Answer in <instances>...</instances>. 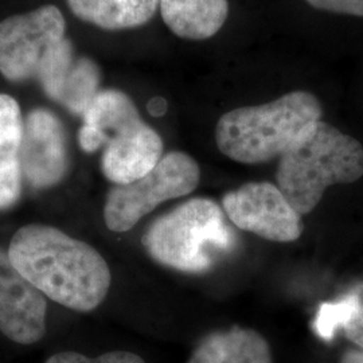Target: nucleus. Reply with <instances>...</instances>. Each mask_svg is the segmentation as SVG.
Returning a JSON list of instances; mask_svg holds the SVG:
<instances>
[{
	"mask_svg": "<svg viewBox=\"0 0 363 363\" xmlns=\"http://www.w3.org/2000/svg\"><path fill=\"white\" fill-rule=\"evenodd\" d=\"M7 252L33 286L70 310L91 311L108 295L112 276L104 257L57 228L26 225L13 234Z\"/></svg>",
	"mask_w": 363,
	"mask_h": 363,
	"instance_id": "nucleus-1",
	"label": "nucleus"
},
{
	"mask_svg": "<svg viewBox=\"0 0 363 363\" xmlns=\"http://www.w3.org/2000/svg\"><path fill=\"white\" fill-rule=\"evenodd\" d=\"M82 118L81 148L93 154L104 147L101 169L116 184L140 179L163 157L160 135L144 123L135 103L123 91H99Z\"/></svg>",
	"mask_w": 363,
	"mask_h": 363,
	"instance_id": "nucleus-2",
	"label": "nucleus"
},
{
	"mask_svg": "<svg viewBox=\"0 0 363 363\" xmlns=\"http://www.w3.org/2000/svg\"><path fill=\"white\" fill-rule=\"evenodd\" d=\"M322 115V104L315 94L289 91L271 103L235 108L220 116L216 143L234 162L267 163L283 155Z\"/></svg>",
	"mask_w": 363,
	"mask_h": 363,
	"instance_id": "nucleus-3",
	"label": "nucleus"
},
{
	"mask_svg": "<svg viewBox=\"0 0 363 363\" xmlns=\"http://www.w3.org/2000/svg\"><path fill=\"white\" fill-rule=\"evenodd\" d=\"M362 177V144L322 120L280 156L276 171L279 189L301 216L318 206L330 186Z\"/></svg>",
	"mask_w": 363,
	"mask_h": 363,
	"instance_id": "nucleus-4",
	"label": "nucleus"
},
{
	"mask_svg": "<svg viewBox=\"0 0 363 363\" xmlns=\"http://www.w3.org/2000/svg\"><path fill=\"white\" fill-rule=\"evenodd\" d=\"M143 245L162 265L202 273L233 247L234 233L220 205L208 198H191L154 220Z\"/></svg>",
	"mask_w": 363,
	"mask_h": 363,
	"instance_id": "nucleus-5",
	"label": "nucleus"
},
{
	"mask_svg": "<svg viewBox=\"0 0 363 363\" xmlns=\"http://www.w3.org/2000/svg\"><path fill=\"white\" fill-rule=\"evenodd\" d=\"M199 181L201 169L194 157L181 151L169 152L140 179L109 190L105 225L116 233L128 232L160 203L191 194Z\"/></svg>",
	"mask_w": 363,
	"mask_h": 363,
	"instance_id": "nucleus-6",
	"label": "nucleus"
},
{
	"mask_svg": "<svg viewBox=\"0 0 363 363\" xmlns=\"http://www.w3.org/2000/svg\"><path fill=\"white\" fill-rule=\"evenodd\" d=\"M66 23L58 7L48 4L0 22V73L13 82L37 77L52 48L65 37Z\"/></svg>",
	"mask_w": 363,
	"mask_h": 363,
	"instance_id": "nucleus-7",
	"label": "nucleus"
},
{
	"mask_svg": "<svg viewBox=\"0 0 363 363\" xmlns=\"http://www.w3.org/2000/svg\"><path fill=\"white\" fill-rule=\"evenodd\" d=\"M222 208L234 226L268 241L292 242L303 233L301 214L271 182H252L229 191Z\"/></svg>",
	"mask_w": 363,
	"mask_h": 363,
	"instance_id": "nucleus-8",
	"label": "nucleus"
},
{
	"mask_svg": "<svg viewBox=\"0 0 363 363\" xmlns=\"http://www.w3.org/2000/svg\"><path fill=\"white\" fill-rule=\"evenodd\" d=\"M45 295L13 267L0 247V333L19 345H34L46 333Z\"/></svg>",
	"mask_w": 363,
	"mask_h": 363,
	"instance_id": "nucleus-9",
	"label": "nucleus"
},
{
	"mask_svg": "<svg viewBox=\"0 0 363 363\" xmlns=\"http://www.w3.org/2000/svg\"><path fill=\"white\" fill-rule=\"evenodd\" d=\"M65 130L48 109H34L23 124L21 147L22 174L30 186L48 189L64 178L67 169Z\"/></svg>",
	"mask_w": 363,
	"mask_h": 363,
	"instance_id": "nucleus-10",
	"label": "nucleus"
},
{
	"mask_svg": "<svg viewBox=\"0 0 363 363\" xmlns=\"http://www.w3.org/2000/svg\"><path fill=\"white\" fill-rule=\"evenodd\" d=\"M23 124L16 100L9 94H0V210L11 208L22 190Z\"/></svg>",
	"mask_w": 363,
	"mask_h": 363,
	"instance_id": "nucleus-11",
	"label": "nucleus"
},
{
	"mask_svg": "<svg viewBox=\"0 0 363 363\" xmlns=\"http://www.w3.org/2000/svg\"><path fill=\"white\" fill-rule=\"evenodd\" d=\"M187 363H273L272 351L259 333L235 325L203 337Z\"/></svg>",
	"mask_w": 363,
	"mask_h": 363,
	"instance_id": "nucleus-12",
	"label": "nucleus"
},
{
	"mask_svg": "<svg viewBox=\"0 0 363 363\" xmlns=\"http://www.w3.org/2000/svg\"><path fill=\"white\" fill-rule=\"evenodd\" d=\"M159 6L166 26L190 40L214 37L229 16L228 0H159Z\"/></svg>",
	"mask_w": 363,
	"mask_h": 363,
	"instance_id": "nucleus-13",
	"label": "nucleus"
},
{
	"mask_svg": "<svg viewBox=\"0 0 363 363\" xmlns=\"http://www.w3.org/2000/svg\"><path fill=\"white\" fill-rule=\"evenodd\" d=\"M81 21L104 30H127L148 23L159 7V0H67Z\"/></svg>",
	"mask_w": 363,
	"mask_h": 363,
	"instance_id": "nucleus-14",
	"label": "nucleus"
},
{
	"mask_svg": "<svg viewBox=\"0 0 363 363\" xmlns=\"http://www.w3.org/2000/svg\"><path fill=\"white\" fill-rule=\"evenodd\" d=\"M100 78L101 73L94 61L88 57H77L55 103L74 115L84 116L99 93Z\"/></svg>",
	"mask_w": 363,
	"mask_h": 363,
	"instance_id": "nucleus-15",
	"label": "nucleus"
},
{
	"mask_svg": "<svg viewBox=\"0 0 363 363\" xmlns=\"http://www.w3.org/2000/svg\"><path fill=\"white\" fill-rule=\"evenodd\" d=\"M362 306L361 292L355 291L337 303H323L313 320V330L325 340H331L339 328L350 322L352 315Z\"/></svg>",
	"mask_w": 363,
	"mask_h": 363,
	"instance_id": "nucleus-16",
	"label": "nucleus"
},
{
	"mask_svg": "<svg viewBox=\"0 0 363 363\" xmlns=\"http://www.w3.org/2000/svg\"><path fill=\"white\" fill-rule=\"evenodd\" d=\"M45 363H145L143 358L128 352V351H111L103 355H99L96 358H89L86 355L73 352V351H65L58 352L50 357Z\"/></svg>",
	"mask_w": 363,
	"mask_h": 363,
	"instance_id": "nucleus-17",
	"label": "nucleus"
},
{
	"mask_svg": "<svg viewBox=\"0 0 363 363\" xmlns=\"http://www.w3.org/2000/svg\"><path fill=\"white\" fill-rule=\"evenodd\" d=\"M311 7L327 13L363 16V0H304Z\"/></svg>",
	"mask_w": 363,
	"mask_h": 363,
	"instance_id": "nucleus-18",
	"label": "nucleus"
},
{
	"mask_svg": "<svg viewBox=\"0 0 363 363\" xmlns=\"http://www.w3.org/2000/svg\"><path fill=\"white\" fill-rule=\"evenodd\" d=\"M343 330L347 339L363 350V304L352 315L350 322L345 325Z\"/></svg>",
	"mask_w": 363,
	"mask_h": 363,
	"instance_id": "nucleus-19",
	"label": "nucleus"
},
{
	"mask_svg": "<svg viewBox=\"0 0 363 363\" xmlns=\"http://www.w3.org/2000/svg\"><path fill=\"white\" fill-rule=\"evenodd\" d=\"M167 111V103L160 99V97H156L152 99L150 103H148V112L152 115V116H163Z\"/></svg>",
	"mask_w": 363,
	"mask_h": 363,
	"instance_id": "nucleus-20",
	"label": "nucleus"
},
{
	"mask_svg": "<svg viewBox=\"0 0 363 363\" xmlns=\"http://www.w3.org/2000/svg\"><path fill=\"white\" fill-rule=\"evenodd\" d=\"M340 363H363V350H349Z\"/></svg>",
	"mask_w": 363,
	"mask_h": 363,
	"instance_id": "nucleus-21",
	"label": "nucleus"
}]
</instances>
